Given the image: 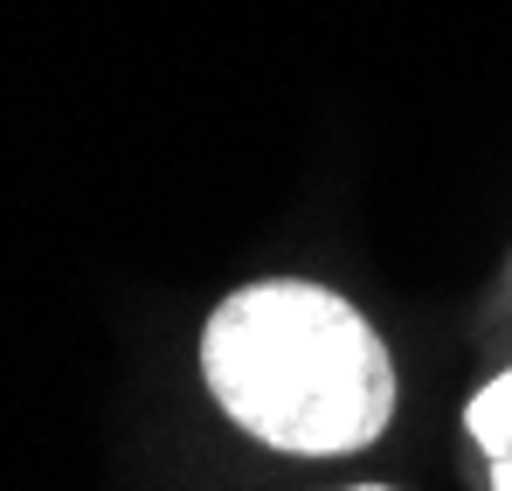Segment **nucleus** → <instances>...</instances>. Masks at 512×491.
<instances>
[{
	"label": "nucleus",
	"instance_id": "nucleus-1",
	"mask_svg": "<svg viewBox=\"0 0 512 491\" xmlns=\"http://www.w3.org/2000/svg\"><path fill=\"white\" fill-rule=\"evenodd\" d=\"M201 367L236 429L291 457L367 450L395 415V367L374 326L319 284H250L201 339Z\"/></svg>",
	"mask_w": 512,
	"mask_h": 491
},
{
	"label": "nucleus",
	"instance_id": "nucleus-2",
	"mask_svg": "<svg viewBox=\"0 0 512 491\" xmlns=\"http://www.w3.org/2000/svg\"><path fill=\"white\" fill-rule=\"evenodd\" d=\"M464 422H471V436H478V450H485L492 464H499V457H512V374H499V381L471 402V415H464Z\"/></svg>",
	"mask_w": 512,
	"mask_h": 491
},
{
	"label": "nucleus",
	"instance_id": "nucleus-3",
	"mask_svg": "<svg viewBox=\"0 0 512 491\" xmlns=\"http://www.w3.org/2000/svg\"><path fill=\"white\" fill-rule=\"evenodd\" d=\"M492 491H512V457H499V464H492Z\"/></svg>",
	"mask_w": 512,
	"mask_h": 491
},
{
	"label": "nucleus",
	"instance_id": "nucleus-4",
	"mask_svg": "<svg viewBox=\"0 0 512 491\" xmlns=\"http://www.w3.org/2000/svg\"><path fill=\"white\" fill-rule=\"evenodd\" d=\"M367 491H374V485H367Z\"/></svg>",
	"mask_w": 512,
	"mask_h": 491
}]
</instances>
